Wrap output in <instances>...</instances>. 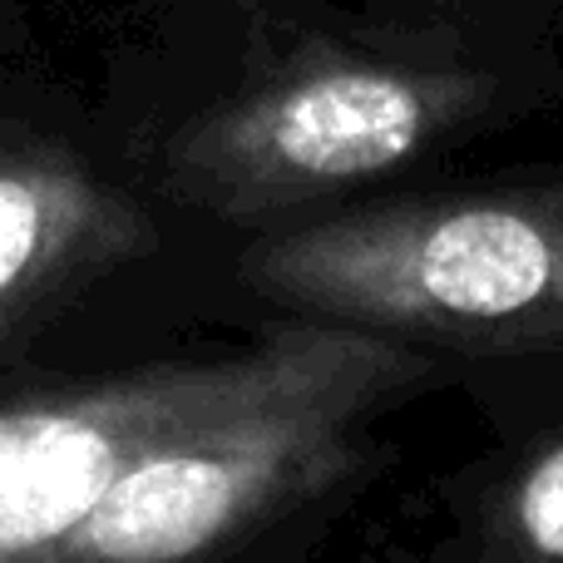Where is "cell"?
Returning <instances> with one entry per match:
<instances>
[{
	"instance_id": "5",
	"label": "cell",
	"mask_w": 563,
	"mask_h": 563,
	"mask_svg": "<svg viewBox=\"0 0 563 563\" xmlns=\"http://www.w3.org/2000/svg\"><path fill=\"white\" fill-rule=\"evenodd\" d=\"M158 247L148 213L69 148L0 144V366L95 282Z\"/></svg>"
},
{
	"instance_id": "6",
	"label": "cell",
	"mask_w": 563,
	"mask_h": 563,
	"mask_svg": "<svg viewBox=\"0 0 563 563\" xmlns=\"http://www.w3.org/2000/svg\"><path fill=\"white\" fill-rule=\"evenodd\" d=\"M485 544L499 563H563V435L495 489Z\"/></svg>"
},
{
	"instance_id": "1",
	"label": "cell",
	"mask_w": 563,
	"mask_h": 563,
	"mask_svg": "<svg viewBox=\"0 0 563 563\" xmlns=\"http://www.w3.org/2000/svg\"><path fill=\"white\" fill-rule=\"evenodd\" d=\"M525 104H534L525 65L445 40L317 35L184 119L164 144V188L218 223H273L515 119Z\"/></svg>"
},
{
	"instance_id": "4",
	"label": "cell",
	"mask_w": 563,
	"mask_h": 563,
	"mask_svg": "<svg viewBox=\"0 0 563 563\" xmlns=\"http://www.w3.org/2000/svg\"><path fill=\"white\" fill-rule=\"evenodd\" d=\"M327 331L331 321L287 317L243 351L148 361L0 406V563L55 544L154 445L291 380Z\"/></svg>"
},
{
	"instance_id": "3",
	"label": "cell",
	"mask_w": 563,
	"mask_h": 563,
	"mask_svg": "<svg viewBox=\"0 0 563 563\" xmlns=\"http://www.w3.org/2000/svg\"><path fill=\"white\" fill-rule=\"evenodd\" d=\"M435 356L331 321L277 390L139 455L95 509L20 563H223L356 470L366 430L426 386Z\"/></svg>"
},
{
	"instance_id": "2",
	"label": "cell",
	"mask_w": 563,
	"mask_h": 563,
	"mask_svg": "<svg viewBox=\"0 0 563 563\" xmlns=\"http://www.w3.org/2000/svg\"><path fill=\"white\" fill-rule=\"evenodd\" d=\"M238 277L291 317L460 351L563 356V184L400 198L247 243Z\"/></svg>"
}]
</instances>
